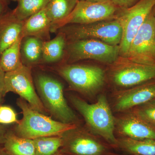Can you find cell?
I'll return each mask as SVG.
<instances>
[{
	"mask_svg": "<svg viewBox=\"0 0 155 155\" xmlns=\"http://www.w3.org/2000/svg\"><path fill=\"white\" fill-rule=\"evenodd\" d=\"M69 99L72 105L83 116L90 132L117 150L118 138L114 133L116 118L105 96L102 95L92 104L76 96H71Z\"/></svg>",
	"mask_w": 155,
	"mask_h": 155,
	"instance_id": "1",
	"label": "cell"
},
{
	"mask_svg": "<svg viewBox=\"0 0 155 155\" xmlns=\"http://www.w3.org/2000/svg\"><path fill=\"white\" fill-rule=\"evenodd\" d=\"M17 104L22 110L23 116L13 131L19 137L33 140L43 137L61 136L77 126L76 124L59 122L34 110L22 98L17 99Z\"/></svg>",
	"mask_w": 155,
	"mask_h": 155,
	"instance_id": "2",
	"label": "cell"
},
{
	"mask_svg": "<svg viewBox=\"0 0 155 155\" xmlns=\"http://www.w3.org/2000/svg\"><path fill=\"white\" fill-rule=\"evenodd\" d=\"M35 82L39 97L52 118L66 124L77 125V117L67 104L61 82L45 74L37 75Z\"/></svg>",
	"mask_w": 155,
	"mask_h": 155,
	"instance_id": "3",
	"label": "cell"
},
{
	"mask_svg": "<svg viewBox=\"0 0 155 155\" xmlns=\"http://www.w3.org/2000/svg\"><path fill=\"white\" fill-rule=\"evenodd\" d=\"M119 7L111 0L93 2L81 0L66 18L52 25L51 32H55L69 24L83 25L117 18Z\"/></svg>",
	"mask_w": 155,
	"mask_h": 155,
	"instance_id": "4",
	"label": "cell"
},
{
	"mask_svg": "<svg viewBox=\"0 0 155 155\" xmlns=\"http://www.w3.org/2000/svg\"><path fill=\"white\" fill-rule=\"evenodd\" d=\"M57 70L71 88L87 96L95 94L104 84V71L96 66L66 64Z\"/></svg>",
	"mask_w": 155,
	"mask_h": 155,
	"instance_id": "5",
	"label": "cell"
},
{
	"mask_svg": "<svg viewBox=\"0 0 155 155\" xmlns=\"http://www.w3.org/2000/svg\"><path fill=\"white\" fill-rule=\"evenodd\" d=\"M60 149L65 155H115L114 149L96 136L77 127L62 135Z\"/></svg>",
	"mask_w": 155,
	"mask_h": 155,
	"instance_id": "6",
	"label": "cell"
},
{
	"mask_svg": "<svg viewBox=\"0 0 155 155\" xmlns=\"http://www.w3.org/2000/svg\"><path fill=\"white\" fill-rule=\"evenodd\" d=\"M60 29L72 41L94 39L116 46L119 45L122 38V26L117 18L90 24L64 26Z\"/></svg>",
	"mask_w": 155,
	"mask_h": 155,
	"instance_id": "7",
	"label": "cell"
},
{
	"mask_svg": "<svg viewBox=\"0 0 155 155\" xmlns=\"http://www.w3.org/2000/svg\"><path fill=\"white\" fill-rule=\"evenodd\" d=\"M155 6V0H140L118 15L117 19L122 27V35L119 44V56L127 55L130 44L146 19Z\"/></svg>",
	"mask_w": 155,
	"mask_h": 155,
	"instance_id": "8",
	"label": "cell"
},
{
	"mask_svg": "<svg viewBox=\"0 0 155 155\" xmlns=\"http://www.w3.org/2000/svg\"><path fill=\"white\" fill-rule=\"evenodd\" d=\"M70 61L93 60L113 64L119 57V45H112L94 39L72 41L68 46Z\"/></svg>",
	"mask_w": 155,
	"mask_h": 155,
	"instance_id": "9",
	"label": "cell"
},
{
	"mask_svg": "<svg viewBox=\"0 0 155 155\" xmlns=\"http://www.w3.org/2000/svg\"><path fill=\"white\" fill-rule=\"evenodd\" d=\"M126 58L145 65L155 66V17L153 9L130 45Z\"/></svg>",
	"mask_w": 155,
	"mask_h": 155,
	"instance_id": "10",
	"label": "cell"
},
{
	"mask_svg": "<svg viewBox=\"0 0 155 155\" xmlns=\"http://www.w3.org/2000/svg\"><path fill=\"white\" fill-rule=\"evenodd\" d=\"M112 64L111 79L119 87L130 88L155 78V66L139 64L120 56Z\"/></svg>",
	"mask_w": 155,
	"mask_h": 155,
	"instance_id": "11",
	"label": "cell"
},
{
	"mask_svg": "<svg viewBox=\"0 0 155 155\" xmlns=\"http://www.w3.org/2000/svg\"><path fill=\"white\" fill-rule=\"evenodd\" d=\"M5 94L10 92L19 95L31 107L45 115L49 114L37 93L31 67L23 65L20 69L5 74Z\"/></svg>",
	"mask_w": 155,
	"mask_h": 155,
	"instance_id": "12",
	"label": "cell"
},
{
	"mask_svg": "<svg viewBox=\"0 0 155 155\" xmlns=\"http://www.w3.org/2000/svg\"><path fill=\"white\" fill-rule=\"evenodd\" d=\"M155 99V78L116 92L113 96V107L117 112H126Z\"/></svg>",
	"mask_w": 155,
	"mask_h": 155,
	"instance_id": "13",
	"label": "cell"
},
{
	"mask_svg": "<svg viewBox=\"0 0 155 155\" xmlns=\"http://www.w3.org/2000/svg\"><path fill=\"white\" fill-rule=\"evenodd\" d=\"M115 130L121 137L136 140H155V128L148 125L131 110L126 112L118 119L116 118Z\"/></svg>",
	"mask_w": 155,
	"mask_h": 155,
	"instance_id": "14",
	"label": "cell"
},
{
	"mask_svg": "<svg viewBox=\"0 0 155 155\" xmlns=\"http://www.w3.org/2000/svg\"><path fill=\"white\" fill-rule=\"evenodd\" d=\"M23 22L17 19L12 11L0 18V56L22 36Z\"/></svg>",
	"mask_w": 155,
	"mask_h": 155,
	"instance_id": "15",
	"label": "cell"
},
{
	"mask_svg": "<svg viewBox=\"0 0 155 155\" xmlns=\"http://www.w3.org/2000/svg\"><path fill=\"white\" fill-rule=\"evenodd\" d=\"M51 25L45 7L24 21L22 36L35 37L43 41L44 40H49Z\"/></svg>",
	"mask_w": 155,
	"mask_h": 155,
	"instance_id": "16",
	"label": "cell"
},
{
	"mask_svg": "<svg viewBox=\"0 0 155 155\" xmlns=\"http://www.w3.org/2000/svg\"><path fill=\"white\" fill-rule=\"evenodd\" d=\"M117 147L126 155H155L154 140H136L121 137L118 138Z\"/></svg>",
	"mask_w": 155,
	"mask_h": 155,
	"instance_id": "17",
	"label": "cell"
},
{
	"mask_svg": "<svg viewBox=\"0 0 155 155\" xmlns=\"http://www.w3.org/2000/svg\"><path fill=\"white\" fill-rule=\"evenodd\" d=\"M43 41L33 36L22 38L21 54L23 65L31 67L42 61Z\"/></svg>",
	"mask_w": 155,
	"mask_h": 155,
	"instance_id": "18",
	"label": "cell"
},
{
	"mask_svg": "<svg viewBox=\"0 0 155 155\" xmlns=\"http://www.w3.org/2000/svg\"><path fill=\"white\" fill-rule=\"evenodd\" d=\"M3 146L11 155H35L33 140L19 137L13 130H8Z\"/></svg>",
	"mask_w": 155,
	"mask_h": 155,
	"instance_id": "19",
	"label": "cell"
},
{
	"mask_svg": "<svg viewBox=\"0 0 155 155\" xmlns=\"http://www.w3.org/2000/svg\"><path fill=\"white\" fill-rule=\"evenodd\" d=\"M66 45V35L61 31L53 39L44 41L41 61L51 64L60 61L64 55Z\"/></svg>",
	"mask_w": 155,
	"mask_h": 155,
	"instance_id": "20",
	"label": "cell"
},
{
	"mask_svg": "<svg viewBox=\"0 0 155 155\" xmlns=\"http://www.w3.org/2000/svg\"><path fill=\"white\" fill-rule=\"evenodd\" d=\"M21 36L12 45L5 50L0 56V68L5 73L12 72L23 67L21 54Z\"/></svg>",
	"mask_w": 155,
	"mask_h": 155,
	"instance_id": "21",
	"label": "cell"
},
{
	"mask_svg": "<svg viewBox=\"0 0 155 155\" xmlns=\"http://www.w3.org/2000/svg\"><path fill=\"white\" fill-rule=\"evenodd\" d=\"M78 2L77 0H50L46 8L52 25L67 17Z\"/></svg>",
	"mask_w": 155,
	"mask_h": 155,
	"instance_id": "22",
	"label": "cell"
},
{
	"mask_svg": "<svg viewBox=\"0 0 155 155\" xmlns=\"http://www.w3.org/2000/svg\"><path fill=\"white\" fill-rule=\"evenodd\" d=\"M18 4L12 13L17 19L24 21L47 5L50 0H17Z\"/></svg>",
	"mask_w": 155,
	"mask_h": 155,
	"instance_id": "23",
	"label": "cell"
},
{
	"mask_svg": "<svg viewBox=\"0 0 155 155\" xmlns=\"http://www.w3.org/2000/svg\"><path fill=\"white\" fill-rule=\"evenodd\" d=\"M35 155H53L63 145L61 136L43 137L33 140Z\"/></svg>",
	"mask_w": 155,
	"mask_h": 155,
	"instance_id": "24",
	"label": "cell"
},
{
	"mask_svg": "<svg viewBox=\"0 0 155 155\" xmlns=\"http://www.w3.org/2000/svg\"><path fill=\"white\" fill-rule=\"evenodd\" d=\"M130 110L148 125L155 128V99Z\"/></svg>",
	"mask_w": 155,
	"mask_h": 155,
	"instance_id": "25",
	"label": "cell"
},
{
	"mask_svg": "<svg viewBox=\"0 0 155 155\" xmlns=\"http://www.w3.org/2000/svg\"><path fill=\"white\" fill-rule=\"evenodd\" d=\"M17 114L10 106L0 105V124L9 125L19 123Z\"/></svg>",
	"mask_w": 155,
	"mask_h": 155,
	"instance_id": "26",
	"label": "cell"
},
{
	"mask_svg": "<svg viewBox=\"0 0 155 155\" xmlns=\"http://www.w3.org/2000/svg\"><path fill=\"white\" fill-rule=\"evenodd\" d=\"M119 8L126 9L132 6L137 0H111Z\"/></svg>",
	"mask_w": 155,
	"mask_h": 155,
	"instance_id": "27",
	"label": "cell"
},
{
	"mask_svg": "<svg viewBox=\"0 0 155 155\" xmlns=\"http://www.w3.org/2000/svg\"><path fill=\"white\" fill-rule=\"evenodd\" d=\"M5 73L0 68V104L2 103L3 98L5 96Z\"/></svg>",
	"mask_w": 155,
	"mask_h": 155,
	"instance_id": "28",
	"label": "cell"
},
{
	"mask_svg": "<svg viewBox=\"0 0 155 155\" xmlns=\"http://www.w3.org/2000/svg\"><path fill=\"white\" fill-rule=\"evenodd\" d=\"M8 130L4 125L0 124V145H4L5 143Z\"/></svg>",
	"mask_w": 155,
	"mask_h": 155,
	"instance_id": "29",
	"label": "cell"
},
{
	"mask_svg": "<svg viewBox=\"0 0 155 155\" xmlns=\"http://www.w3.org/2000/svg\"><path fill=\"white\" fill-rule=\"evenodd\" d=\"M7 8V0H0V18L6 14Z\"/></svg>",
	"mask_w": 155,
	"mask_h": 155,
	"instance_id": "30",
	"label": "cell"
},
{
	"mask_svg": "<svg viewBox=\"0 0 155 155\" xmlns=\"http://www.w3.org/2000/svg\"><path fill=\"white\" fill-rule=\"evenodd\" d=\"M0 155H11L6 150L3 145H0Z\"/></svg>",
	"mask_w": 155,
	"mask_h": 155,
	"instance_id": "31",
	"label": "cell"
},
{
	"mask_svg": "<svg viewBox=\"0 0 155 155\" xmlns=\"http://www.w3.org/2000/svg\"><path fill=\"white\" fill-rule=\"evenodd\" d=\"M85 1L93 2H104V1H107V0H85Z\"/></svg>",
	"mask_w": 155,
	"mask_h": 155,
	"instance_id": "32",
	"label": "cell"
},
{
	"mask_svg": "<svg viewBox=\"0 0 155 155\" xmlns=\"http://www.w3.org/2000/svg\"><path fill=\"white\" fill-rule=\"evenodd\" d=\"M53 155H65V154H64L63 153H62L61 152V151L60 150H59L58 151V152H57L55 153Z\"/></svg>",
	"mask_w": 155,
	"mask_h": 155,
	"instance_id": "33",
	"label": "cell"
},
{
	"mask_svg": "<svg viewBox=\"0 0 155 155\" xmlns=\"http://www.w3.org/2000/svg\"><path fill=\"white\" fill-rule=\"evenodd\" d=\"M119 155V154H116V155Z\"/></svg>",
	"mask_w": 155,
	"mask_h": 155,
	"instance_id": "34",
	"label": "cell"
},
{
	"mask_svg": "<svg viewBox=\"0 0 155 155\" xmlns=\"http://www.w3.org/2000/svg\"><path fill=\"white\" fill-rule=\"evenodd\" d=\"M154 11V15H155V11Z\"/></svg>",
	"mask_w": 155,
	"mask_h": 155,
	"instance_id": "35",
	"label": "cell"
},
{
	"mask_svg": "<svg viewBox=\"0 0 155 155\" xmlns=\"http://www.w3.org/2000/svg\"><path fill=\"white\" fill-rule=\"evenodd\" d=\"M77 1H81V0H77Z\"/></svg>",
	"mask_w": 155,
	"mask_h": 155,
	"instance_id": "36",
	"label": "cell"
}]
</instances>
